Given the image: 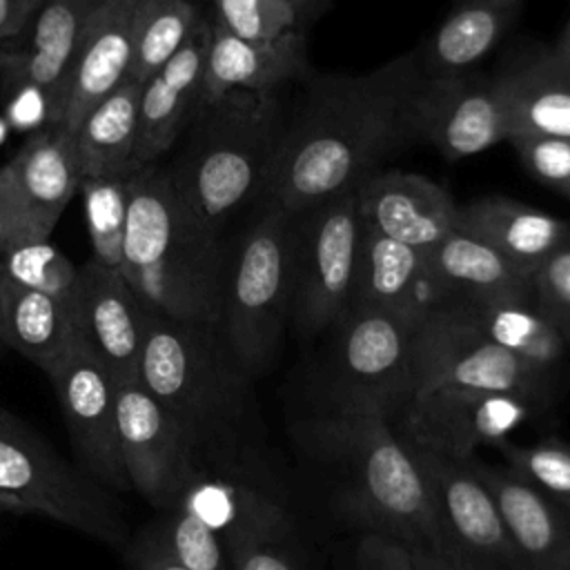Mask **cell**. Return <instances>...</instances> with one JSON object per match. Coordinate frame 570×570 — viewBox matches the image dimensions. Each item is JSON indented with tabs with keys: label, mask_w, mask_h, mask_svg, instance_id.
Segmentation results:
<instances>
[{
	"label": "cell",
	"mask_w": 570,
	"mask_h": 570,
	"mask_svg": "<svg viewBox=\"0 0 570 570\" xmlns=\"http://www.w3.org/2000/svg\"><path fill=\"white\" fill-rule=\"evenodd\" d=\"M425 87L419 51L361 76H314L292 114L263 200L292 214L354 191L416 134Z\"/></svg>",
	"instance_id": "1"
},
{
	"label": "cell",
	"mask_w": 570,
	"mask_h": 570,
	"mask_svg": "<svg viewBox=\"0 0 570 570\" xmlns=\"http://www.w3.org/2000/svg\"><path fill=\"white\" fill-rule=\"evenodd\" d=\"M140 383L187 434L196 465L261 461L252 376L220 325L145 305Z\"/></svg>",
	"instance_id": "2"
},
{
	"label": "cell",
	"mask_w": 570,
	"mask_h": 570,
	"mask_svg": "<svg viewBox=\"0 0 570 570\" xmlns=\"http://www.w3.org/2000/svg\"><path fill=\"white\" fill-rule=\"evenodd\" d=\"M292 432L334 505L363 532L436 550L423 479L390 421L367 412L316 410Z\"/></svg>",
	"instance_id": "3"
},
{
	"label": "cell",
	"mask_w": 570,
	"mask_h": 570,
	"mask_svg": "<svg viewBox=\"0 0 570 570\" xmlns=\"http://www.w3.org/2000/svg\"><path fill=\"white\" fill-rule=\"evenodd\" d=\"M120 274L149 309L180 321H220V236L156 163L129 171Z\"/></svg>",
	"instance_id": "4"
},
{
	"label": "cell",
	"mask_w": 570,
	"mask_h": 570,
	"mask_svg": "<svg viewBox=\"0 0 570 570\" xmlns=\"http://www.w3.org/2000/svg\"><path fill=\"white\" fill-rule=\"evenodd\" d=\"M285 129L276 91H229L203 100L167 167L191 209L220 236L240 207L263 200Z\"/></svg>",
	"instance_id": "5"
},
{
	"label": "cell",
	"mask_w": 570,
	"mask_h": 570,
	"mask_svg": "<svg viewBox=\"0 0 570 570\" xmlns=\"http://www.w3.org/2000/svg\"><path fill=\"white\" fill-rule=\"evenodd\" d=\"M292 218V212L265 203L234 258H225L218 325L252 379L274 365L289 327Z\"/></svg>",
	"instance_id": "6"
},
{
	"label": "cell",
	"mask_w": 570,
	"mask_h": 570,
	"mask_svg": "<svg viewBox=\"0 0 570 570\" xmlns=\"http://www.w3.org/2000/svg\"><path fill=\"white\" fill-rule=\"evenodd\" d=\"M318 383V410L367 412L394 425L416 392V325L379 307L347 305Z\"/></svg>",
	"instance_id": "7"
},
{
	"label": "cell",
	"mask_w": 570,
	"mask_h": 570,
	"mask_svg": "<svg viewBox=\"0 0 570 570\" xmlns=\"http://www.w3.org/2000/svg\"><path fill=\"white\" fill-rule=\"evenodd\" d=\"M0 503L16 512H40L111 548L129 541L125 514L111 494L20 419L0 425Z\"/></svg>",
	"instance_id": "8"
},
{
	"label": "cell",
	"mask_w": 570,
	"mask_h": 570,
	"mask_svg": "<svg viewBox=\"0 0 570 570\" xmlns=\"http://www.w3.org/2000/svg\"><path fill=\"white\" fill-rule=\"evenodd\" d=\"M414 365L416 392L432 387L503 392L530 403L539 414L557 390L552 376L488 338L461 298L439 305L416 325Z\"/></svg>",
	"instance_id": "9"
},
{
	"label": "cell",
	"mask_w": 570,
	"mask_h": 570,
	"mask_svg": "<svg viewBox=\"0 0 570 570\" xmlns=\"http://www.w3.org/2000/svg\"><path fill=\"white\" fill-rule=\"evenodd\" d=\"M363 220L356 189L296 212L289 229V325L314 338L352 298Z\"/></svg>",
	"instance_id": "10"
},
{
	"label": "cell",
	"mask_w": 570,
	"mask_h": 570,
	"mask_svg": "<svg viewBox=\"0 0 570 570\" xmlns=\"http://www.w3.org/2000/svg\"><path fill=\"white\" fill-rule=\"evenodd\" d=\"M403 443L428 492L436 530L434 552L470 570H519L499 508L470 459Z\"/></svg>",
	"instance_id": "11"
},
{
	"label": "cell",
	"mask_w": 570,
	"mask_h": 570,
	"mask_svg": "<svg viewBox=\"0 0 570 570\" xmlns=\"http://www.w3.org/2000/svg\"><path fill=\"white\" fill-rule=\"evenodd\" d=\"M49 381L60 401L78 468L105 490H131L118 441L116 381L80 334Z\"/></svg>",
	"instance_id": "12"
},
{
	"label": "cell",
	"mask_w": 570,
	"mask_h": 570,
	"mask_svg": "<svg viewBox=\"0 0 570 570\" xmlns=\"http://www.w3.org/2000/svg\"><path fill=\"white\" fill-rule=\"evenodd\" d=\"M116 419L131 490L160 512L174 510L196 468L187 434L140 379L116 385Z\"/></svg>",
	"instance_id": "13"
},
{
	"label": "cell",
	"mask_w": 570,
	"mask_h": 570,
	"mask_svg": "<svg viewBox=\"0 0 570 570\" xmlns=\"http://www.w3.org/2000/svg\"><path fill=\"white\" fill-rule=\"evenodd\" d=\"M532 414L539 412L512 394L432 387L412 396L394 430L407 443L472 459L479 445L494 448Z\"/></svg>",
	"instance_id": "14"
},
{
	"label": "cell",
	"mask_w": 570,
	"mask_h": 570,
	"mask_svg": "<svg viewBox=\"0 0 570 570\" xmlns=\"http://www.w3.org/2000/svg\"><path fill=\"white\" fill-rule=\"evenodd\" d=\"M176 508L212 528L225 546L243 539H289L294 532L292 514L261 461L196 465Z\"/></svg>",
	"instance_id": "15"
},
{
	"label": "cell",
	"mask_w": 570,
	"mask_h": 570,
	"mask_svg": "<svg viewBox=\"0 0 570 570\" xmlns=\"http://www.w3.org/2000/svg\"><path fill=\"white\" fill-rule=\"evenodd\" d=\"M416 134L445 158L461 160L510 138V114L499 76L470 78L465 73L432 80L416 109Z\"/></svg>",
	"instance_id": "16"
},
{
	"label": "cell",
	"mask_w": 570,
	"mask_h": 570,
	"mask_svg": "<svg viewBox=\"0 0 570 570\" xmlns=\"http://www.w3.org/2000/svg\"><path fill=\"white\" fill-rule=\"evenodd\" d=\"M73 314L80 338L118 383L140 379L145 303L120 269L96 258L78 267Z\"/></svg>",
	"instance_id": "17"
},
{
	"label": "cell",
	"mask_w": 570,
	"mask_h": 570,
	"mask_svg": "<svg viewBox=\"0 0 570 570\" xmlns=\"http://www.w3.org/2000/svg\"><path fill=\"white\" fill-rule=\"evenodd\" d=\"M100 0H42L24 31L7 42L2 60L9 85L38 91L47 125H58L67 80L85 29Z\"/></svg>",
	"instance_id": "18"
},
{
	"label": "cell",
	"mask_w": 570,
	"mask_h": 570,
	"mask_svg": "<svg viewBox=\"0 0 570 570\" xmlns=\"http://www.w3.org/2000/svg\"><path fill=\"white\" fill-rule=\"evenodd\" d=\"M452 298L425 252L363 225L350 305L379 307L419 325Z\"/></svg>",
	"instance_id": "19"
},
{
	"label": "cell",
	"mask_w": 570,
	"mask_h": 570,
	"mask_svg": "<svg viewBox=\"0 0 570 570\" xmlns=\"http://www.w3.org/2000/svg\"><path fill=\"white\" fill-rule=\"evenodd\" d=\"M209 42L212 22L200 18L180 51L142 85L134 169L154 165L165 156L203 105Z\"/></svg>",
	"instance_id": "20"
},
{
	"label": "cell",
	"mask_w": 570,
	"mask_h": 570,
	"mask_svg": "<svg viewBox=\"0 0 570 570\" xmlns=\"http://www.w3.org/2000/svg\"><path fill=\"white\" fill-rule=\"evenodd\" d=\"M470 465L499 508L519 570H570V514L512 468L476 456Z\"/></svg>",
	"instance_id": "21"
},
{
	"label": "cell",
	"mask_w": 570,
	"mask_h": 570,
	"mask_svg": "<svg viewBox=\"0 0 570 570\" xmlns=\"http://www.w3.org/2000/svg\"><path fill=\"white\" fill-rule=\"evenodd\" d=\"M356 200L365 227L421 252L454 229L459 207L448 189L407 171H374L356 187Z\"/></svg>",
	"instance_id": "22"
},
{
	"label": "cell",
	"mask_w": 570,
	"mask_h": 570,
	"mask_svg": "<svg viewBox=\"0 0 570 570\" xmlns=\"http://www.w3.org/2000/svg\"><path fill=\"white\" fill-rule=\"evenodd\" d=\"M140 0H100L87 29L65 89L58 125L69 134L129 73L134 18Z\"/></svg>",
	"instance_id": "23"
},
{
	"label": "cell",
	"mask_w": 570,
	"mask_h": 570,
	"mask_svg": "<svg viewBox=\"0 0 570 570\" xmlns=\"http://www.w3.org/2000/svg\"><path fill=\"white\" fill-rule=\"evenodd\" d=\"M307 76V45L301 31L292 29L274 40H243L212 22L203 100L229 91H276L285 82Z\"/></svg>",
	"instance_id": "24"
},
{
	"label": "cell",
	"mask_w": 570,
	"mask_h": 570,
	"mask_svg": "<svg viewBox=\"0 0 570 570\" xmlns=\"http://www.w3.org/2000/svg\"><path fill=\"white\" fill-rule=\"evenodd\" d=\"M454 229L488 243L530 276L557 249L570 245L568 220L503 196H483L459 205Z\"/></svg>",
	"instance_id": "25"
},
{
	"label": "cell",
	"mask_w": 570,
	"mask_h": 570,
	"mask_svg": "<svg viewBox=\"0 0 570 570\" xmlns=\"http://www.w3.org/2000/svg\"><path fill=\"white\" fill-rule=\"evenodd\" d=\"M78 334L73 305L20 285L0 267V343L20 352L47 376Z\"/></svg>",
	"instance_id": "26"
},
{
	"label": "cell",
	"mask_w": 570,
	"mask_h": 570,
	"mask_svg": "<svg viewBox=\"0 0 570 570\" xmlns=\"http://www.w3.org/2000/svg\"><path fill=\"white\" fill-rule=\"evenodd\" d=\"M425 254L454 298L470 303L532 301V276L521 272L488 243L461 229L448 232Z\"/></svg>",
	"instance_id": "27"
},
{
	"label": "cell",
	"mask_w": 570,
	"mask_h": 570,
	"mask_svg": "<svg viewBox=\"0 0 570 570\" xmlns=\"http://www.w3.org/2000/svg\"><path fill=\"white\" fill-rule=\"evenodd\" d=\"M510 136H552L570 140V65L552 49L525 58L499 76Z\"/></svg>",
	"instance_id": "28"
},
{
	"label": "cell",
	"mask_w": 570,
	"mask_h": 570,
	"mask_svg": "<svg viewBox=\"0 0 570 570\" xmlns=\"http://www.w3.org/2000/svg\"><path fill=\"white\" fill-rule=\"evenodd\" d=\"M7 165L31 214L51 236L60 214L80 187L71 134L60 125H45L22 142Z\"/></svg>",
	"instance_id": "29"
},
{
	"label": "cell",
	"mask_w": 570,
	"mask_h": 570,
	"mask_svg": "<svg viewBox=\"0 0 570 570\" xmlns=\"http://www.w3.org/2000/svg\"><path fill=\"white\" fill-rule=\"evenodd\" d=\"M521 4L523 0H459L423 51L425 78L465 73L508 33Z\"/></svg>",
	"instance_id": "30"
},
{
	"label": "cell",
	"mask_w": 570,
	"mask_h": 570,
	"mask_svg": "<svg viewBox=\"0 0 570 570\" xmlns=\"http://www.w3.org/2000/svg\"><path fill=\"white\" fill-rule=\"evenodd\" d=\"M140 94L142 85L125 78L80 120L71 134L80 180L134 171Z\"/></svg>",
	"instance_id": "31"
},
{
	"label": "cell",
	"mask_w": 570,
	"mask_h": 570,
	"mask_svg": "<svg viewBox=\"0 0 570 570\" xmlns=\"http://www.w3.org/2000/svg\"><path fill=\"white\" fill-rule=\"evenodd\" d=\"M465 303L488 338L557 381L568 343L563 334L537 309L534 301Z\"/></svg>",
	"instance_id": "32"
},
{
	"label": "cell",
	"mask_w": 570,
	"mask_h": 570,
	"mask_svg": "<svg viewBox=\"0 0 570 570\" xmlns=\"http://www.w3.org/2000/svg\"><path fill=\"white\" fill-rule=\"evenodd\" d=\"M200 18L189 0H140L127 78L145 85L180 51Z\"/></svg>",
	"instance_id": "33"
},
{
	"label": "cell",
	"mask_w": 570,
	"mask_h": 570,
	"mask_svg": "<svg viewBox=\"0 0 570 570\" xmlns=\"http://www.w3.org/2000/svg\"><path fill=\"white\" fill-rule=\"evenodd\" d=\"M96 261L120 269L129 212V174L82 178L78 187Z\"/></svg>",
	"instance_id": "34"
},
{
	"label": "cell",
	"mask_w": 570,
	"mask_h": 570,
	"mask_svg": "<svg viewBox=\"0 0 570 570\" xmlns=\"http://www.w3.org/2000/svg\"><path fill=\"white\" fill-rule=\"evenodd\" d=\"M145 534L187 570H232L223 539L180 508L165 512V519Z\"/></svg>",
	"instance_id": "35"
},
{
	"label": "cell",
	"mask_w": 570,
	"mask_h": 570,
	"mask_svg": "<svg viewBox=\"0 0 570 570\" xmlns=\"http://www.w3.org/2000/svg\"><path fill=\"white\" fill-rule=\"evenodd\" d=\"M508 461V468L519 472L539 492L552 499L570 514V445L559 439H543L532 445H519L508 439L494 445Z\"/></svg>",
	"instance_id": "36"
},
{
	"label": "cell",
	"mask_w": 570,
	"mask_h": 570,
	"mask_svg": "<svg viewBox=\"0 0 570 570\" xmlns=\"http://www.w3.org/2000/svg\"><path fill=\"white\" fill-rule=\"evenodd\" d=\"M2 272L20 285L40 289L73 305L78 267L49 240H31L2 258Z\"/></svg>",
	"instance_id": "37"
},
{
	"label": "cell",
	"mask_w": 570,
	"mask_h": 570,
	"mask_svg": "<svg viewBox=\"0 0 570 570\" xmlns=\"http://www.w3.org/2000/svg\"><path fill=\"white\" fill-rule=\"evenodd\" d=\"M214 22L243 40H274L296 27L289 0H214Z\"/></svg>",
	"instance_id": "38"
},
{
	"label": "cell",
	"mask_w": 570,
	"mask_h": 570,
	"mask_svg": "<svg viewBox=\"0 0 570 570\" xmlns=\"http://www.w3.org/2000/svg\"><path fill=\"white\" fill-rule=\"evenodd\" d=\"M532 301L537 309L570 341V245L557 249L532 274Z\"/></svg>",
	"instance_id": "39"
},
{
	"label": "cell",
	"mask_w": 570,
	"mask_h": 570,
	"mask_svg": "<svg viewBox=\"0 0 570 570\" xmlns=\"http://www.w3.org/2000/svg\"><path fill=\"white\" fill-rule=\"evenodd\" d=\"M519 154L525 169L570 198V140L552 136H510L508 138Z\"/></svg>",
	"instance_id": "40"
},
{
	"label": "cell",
	"mask_w": 570,
	"mask_h": 570,
	"mask_svg": "<svg viewBox=\"0 0 570 570\" xmlns=\"http://www.w3.org/2000/svg\"><path fill=\"white\" fill-rule=\"evenodd\" d=\"M49 234L40 227L36 216L31 214L24 196L20 194L16 178L4 163L0 167V267L2 258L31 240H45Z\"/></svg>",
	"instance_id": "41"
},
{
	"label": "cell",
	"mask_w": 570,
	"mask_h": 570,
	"mask_svg": "<svg viewBox=\"0 0 570 570\" xmlns=\"http://www.w3.org/2000/svg\"><path fill=\"white\" fill-rule=\"evenodd\" d=\"M287 539H243L225 546L232 570H298Z\"/></svg>",
	"instance_id": "42"
},
{
	"label": "cell",
	"mask_w": 570,
	"mask_h": 570,
	"mask_svg": "<svg viewBox=\"0 0 570 570\" xmlns=\"http://www.w3.org/2000/svg\"><path fill=\"white\" fill-rule=\"evenodd\" d=\"M356 570H419V566L403 541L363 532L356 546Z\"/></svg>",
	"instance_id": "43"
},
{
	"label": "cell",
	"mask_w": 570,
	"mask_h": 570,
	"mask_svg": "<svg viewBox=\"0 0 570 570\" xmlns=\"http://www.w3.org/2000/svg\"><path fill=\"white\" fill-rule=\"evenodd\" d=\"M42 0H0V47L18 38Z\"/></svg>",
	"instance_id": "44"
},
{
	"label": "cell",
	"mask_w": 570,
	"mask_h": 570,
	"mask_svg": "<svg viewBox=\"0 0 570 570\" xmlns=\"http://www.w3.org/2000/svg\"><path fill=\"white\" fill-rule=\"evenodd\" d=\"M131 570H187L167 557L147 534H142L134 546L127 548Z\"/></svg>",
	"instance_id": "45"
},
{
	"label": "cell",
	"mask_w": 570,
	"mask_h": 570,
	"mask_svg": "<svg viewBox=\"0 0 570 570\" xmlns=\"http://www.w3.org/2000/svg\"><path fill=\"white\" fill-rule=\"evenodd\" d=\"M410 550L419 570H470L463 563H456L434 550H428V548H410Z\"/></svg>",
	"instance_id": "46"
},
{
	"label": "cell",
	"mask_w": 570,
	"mask_h": 570,
	"mask_svg": "<svg viewBox=\"0 0 570 570\" xmlns=\"http://www.w3.org/2000/svg\"><path fill=\"white\" fill-rule=\"evenodd\" d=\"M552 51H554L563 62H568V65H570V20H568V24H566L563 33L559 36L557 45L552 47Z\"/></svg>",
	"instance_id": "47"
},
{
	"label": "cell",
	"mask_w": 570,
	"mask_h": 570,
	"mask_svg": "<svg viewBox=\"0 0 570 570\" xmlns=\"http://www.w3.org/2000/svg\"><path fill=\"white\" fill-rule=\"evenodd\" d=\"M16 416L13 414H9L4 407H0V425H7V423H11Z\"/></svg>",
	"instance_id": "48"
},
{
	"label": "cell",
	"mask_w": 570,
	"mask_h": 570,
	"mask_svg": "<svg viewBox=\"0 0 570 570\" xmlns=\"http://www.w3.org/2000/svg\"><path fill=\"white\" fill-rule=\"evenodd\" d=\"M289 2H292V4H294V7H296V9H298V7H301V4H303V2H307V0H289Z\"/></svg>",
	"instance_id": "49"
},
{
	"label": "cell",
	"mask_w": 570,
	"mask_h": 570,
	"mask_svg": "<svg viewBox=\"0 0 570 570\" xmlns=\"http://www.w3.org/2000/svg\"><path fill=\"white\" fill-rule=\"evenodd\" d=\"M7 510H9V508H7L4 503H0V517H2V512H7Z\"/></svg>",
	"instance_id": "50"
},
{
	"label": "cell",
	"mask_w": 570,
	"mask_h": 570,
	"mask_svg": "<svg viewBox=\"0 0 570 570\" xmlns=\"http://www.w3.org/2000/svg\"><path fill=\"white\" fill-rule=\"evenodd\" d=\"M568 345H570V341H568Z\"/></svg>",
	"instance_id": "51"
},
{
	"label": "cell",
	"mask_w": 570,
	"mask_h": 570,
	"mask_svg": "<svg viewBox=\"0 0 570 570\" xmlns=\"http://www.w3.org/2000/svg\"><path fill=\"white\" fill-rule=\"evenodd\" d=\"M0 345H2V343H0Z\"/></svg>",
	"instance_id": "52"
}]
</instances>
